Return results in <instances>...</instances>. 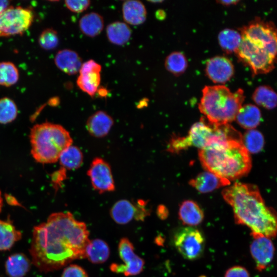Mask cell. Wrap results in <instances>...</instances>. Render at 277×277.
<instances>
[{"instance_id":"b9f144b4","label":"cell","mask_w":277,"mask_h":277,"mask_svg":"<svg viewBox=\"0 0 277 277\" xmlns=\"http://www.w3.org/2000/svg\"><path fill=\"white\" fill-rule=\"evenodd\" d=\"M9 3L8 1L0 0V14L9 7Z\"/></svg>"},{"instance_id":"5b68a950","label":"cell","mask_w":277,"mask_h":277,"mask_svg":"<svg viewBox=\"0 0 277 277\" xmlns=\"http://www.w3.org/2000/svg\"><path fill=\"white\" fill-rule=\"evenodd\" d=\"M30 140L32 156L43 164L56 162L72 143L69 132L63 126L47 122L33 127Z\"/></svg>"},{"instance_id":"9c48e42d","label":"cell","mask_w":277,"mask_h":277,"mask_svg":"<svg viewBox=\"0 0 277 277\" xmlns=\"http://www.w3.org/2000/svg\"><path fill=\"white\" fill-rule=\"evenodd\" d=\"M173 241L176 249L186 259L196 260L204 252L205 238L196 228L186 227L180 229L175 234Z\"/></svg>"},{"instance_id":"d6986e66","label":"cell","mask_w":277,"mask_h":277,"mask_svg":"<svg viewBox=\"0 0 277 277\" xmlns=\"http://www.w3.org/2000/svg\"><path fill=\"white\" fill-rule=\"evenodd\" d=\"M123 17L126 24L135 26L143 24L146 19L147 11L140 1L129 0L122 5Z\"/></svg>"},{"instance_id":"ac0fdd59","label":"cell","mask_w":277,"mask_h":277,"mask_svg":"<svg viewBox=\"0 0 277 277\" xmlns=\"http://www.w3.org/2000/svg\"><path fill=\"white\" fill-rule=\"evenodd\" d=\"M113 124V118L108 113L97 111L88 118L86 128L91 135L102 137L109 133Z\"/></svg>"},{"instance_id":"4dcf8cb0","label":"cell","mask_w":277,"mask_h":277,"mask_svg":"<svg viewBox=\"0 0 277 277\" xmlns=\"http://www.w3.org/2000/svg\"><path fill=\"white\" fill-rule=\"evenodd\" d=\"M165 66L168 71L177 76L185 72L188 66V62L184 53L175 51L167 56Z\"/></svg>"},{"instance_id":"ab89813d","label":"cell","mask_w":277,"mask_h":277,"mask_svg":"<svg viewBox=\"0 0 277 277\" xmlns=\"http://www.w3.org/2000/svg\"><path fill=\"white\" fill-rule=\"evenodd\" d=\"M66 170L61 167L59 170L54 172L51 176L52 182L55 188L57 189L66 179Z\"/></svg>"},{"instance_id":"484cf974","label":"cell","mask_w":277,"mask_h":277,"mask_svg":"<svg viewBox=\"0 0 277 277\" xmlns=\"http://www.w3.org/2000/svg\"><path fill=\"white\" fill-rule=\"evenodd\" d=\"M29 268L30 263L28 258L21 253L10 256L6 262V271L10 277H23Z\"/></svg>"},{"instance_id":"277c9868","label":"cell","mask_w":277,"mask_h":277,"mask_svg":"<svg viewBox=\"0 0 277 277\" xmlns=\"http://www.w3.org/2000/svg\"><path fill=\"white\" fill-rule=\"evenodd\" d=\"M244 98L241 89L232 92L224 85L206 86L202 90L199 108L211 124H228L235 119Z\"/></svg>"},{"instance_id":"4fadbf2b","label":"cell","mask_w":277,"mask_h":277,"mask_svg":"<svg viewBox=\"0 0 277 277\" xmlns=\"http://www.w3.org/2000/svg\"><path fill=\"white\" fill-rule=\"evenodd\" d=\"M102 66L92 60L83 63L76 80L78 87L89 96H93L100 87Z\"/></svg>"},{"instance_id":"6da1fadb","label":"cell","mask_w":277,"mask_h":277,"mask_svg":"<svg viewBox=\"0 0 277 277\" xmlns=\"http://www.w3.org/2000/svg\"><path fill=\"white\" fill-rule=\"evenodd\" d=\"M89 235L86 224L70 212L52 213L46 222L34 227L30 249L33 264L47 272L86 258Z\"/></svg>"},{"instance_id":"7dc6e473","label":"cell","mask_w":277,"mask_h":277,"mask_svg":"<svg viewBox=\"0 0 277 277\" xmlns=\"http://www.w3.org/2000/svg\"><path fill=\"white\" fill-rule=\"evenodd\" d=\"M149 2L153 3H161L163 2V1H149Z\"/></svg>"},{"instance_id":"83f0119b","label":"cell","mask_w":277,"mask_h":277,"mask_svg":"<svg viewBox=\"0 0 277 277\" xmlns=\"http://www.w3.org/2000/svg\"><path fill=\"white\" fill-rule=\"evenodd\" d=\"M252 99L258 105L268 109L277 106V93L268 86L257 87L252 94Z\"/></svg>"},{"instance_id":"2e32d148","label":"cell","mask_w":277,"mask_h":277,"mask_svg":"<svg viewBox=\"0 0 277 277\" xmlns=\"http://www.w3.org/2000/svg\"><path fill=\"white\" fill-rule=\"evenodd\" d=\"M189 184L201 193H208L221 187L228 185L230 181L221 177L209 171L200 173L191 180Z\"/></svg>"},{"instance_id":"9a60e30c","label":"cell","mask_w":277,"mask_h":277,"mask_svg":"<svg viewBox=\"0 0 277 277\" xmlns=\"http://www.w3.org/2000/svg\"><path fill=\"white\" fill-rule=\"evenodd\" d=\"M205 72L213 82L224 84L233 76L234 69L229 58L223 56H215L207 61Z\"/></svg>"},{"instance_id":"7bdbcfd3","label":"cell","mask_w":277,"mask_h":277,"mask_svg":"<svg viewBox=\"0 0 277 277\" xmlns=\"http://www.w3.org/2000/svg\"><path fill=\"white\" fill-rule=\"evenodd\" d=\"M239 1H236V0H230V1H223V0H220L217 1V2L220 4H222L223 5L225 6H230L232 5H235L237 3H238Z\"/></svg>"},{"instance_id":"d590c367","label":"cell","mask_w":277,"mask_h":277,"mask_svg":"<svg viewBox=\"0 0 277 277\" xmlns=\"http://www.w3.org/2000/svg\"><path fill=\"white\" fill-rule=\"evenodd\" d=\"M89 0H69L65 1L66 7L71 12L74 13H81L86 10L90 5Z\"/></svg>"},{"instance_id":"f1b7e54d","label":"cell","mask_w":277,"mask_h":277,"mask_svg":"<svg viewBox=\"0 0 277 277\" xmlns=\"http://www.w3.org/2000/svg\"><path fill=\"white\" fill-rule=\"evenodd\" d=\"M21 236V232L10 222L0 221V250L9 249Z\"/></svg>"},{"instance_id":"8fae6325","label":"cell","mask_w":277,"mask_h":277,"mask_svg":"<svg viewBox=\"0 0 277 277\" xmlns=\"http://www.w3.org/2000/svg\"><path fill=\"white\" fill-rule=\"evenodd\" d=\"M241 32L242 36L264 42L277 54V28L271 22L256 18L242 27Z\"/></svg>"},{"instance_id":"8992f818","label":"cell","mask_w":277,"mask_h":277,"mask_svg":"<svg viewBox=\"0 0 277 277\" xmlns=\"http://www.w3.org/2000/svg\"><path fill=\"white\" fill-rule=\"evenodd\" d=\"M235 53L239 60L248 66L254 75L266 74L274 68L276 56L264 44L242 36Z\"/></svg>"},{"instance_id":"836d02e7","label":"cell","mask_w":277,"mask_h":277,"mask_svg":"<svg viewBox=\"0 0 277 277\" xmlns=\"http://www.w3.org/2000/svg\"><path fill=\"white\" fill-rule=\"evenodd\" d=\"M17 115V106L12 100L6 97L0 99V123H9L15 119Z\"/></svg>"},{"instance_id":"ee69618b","label":"cell","mask_w":277,"mask_h":277,"mask_svg":"<svg viewBox=\"0 0 277 277\" xmlns=\"http://www.w3.org/2000/svg\"><path fill=\"white\" fill-rule=\"evenodd\" d=\"M96 92H97L98 95L101 97H105L108 94L107 89L104 87H99Z\"/></svg>"},{"instance_id":"ba28073f","label":"cell","mask_w":277,"mask_h":277,"mask_svg":"<svg viewBox=\"0 0 277 277\" xmlns=\"http://www.w3.org/2000/svg\"><path fill=\"white\" fill-rule=\"evenodd\" d=\"M34 13L29 8L9 7L0 14V37L22 35L31 26Z\"/></svg>"},{"instance_id":"1f68e13d","label":"cell","mask_w":277,"mask_h":277,"mask_svg":"<svg viewBox=\"0 0 277 277\" xmlns=\"http://www.w3.org/2000/svg\"><path fill=\"white\" fill-rule=\"evenodd\" d=\"M19 79V72L16 66L10 62L0 63V85L10 87Z\"/></svg>"},{"instance_id":"30bf717a","label":"cell","mask_w":277,"mask_h":277,"mask_svg":"<svg viewBox=\"0 0 277 277\" xmlns=\"http://www.w3.org/2000/svg\"><path fill=\"white\" fill-rule=\"evenodd\" d=\"M132 243L127 238H122L118 244V251L124 264L112 263L110 270L115 273H122L126 276L136 275L144 269L145 262L134 252Z\"/></svg>"},{"instance_id":"7c38bea8","label":"cell","mask_w":277,"mask_h":277,"mask_svg":"<svg viewBox=\"0 0 277 277\" xmlns=\"http://www.w3.org/2000/svg\"><path fill=\"white\" fill-rule=\"evenodd\" d=\"M94 189L100 193L114 190L115 186L111 168L100 157L95 158L87 171Z\"/></svg>"},{"instance_id":"3957f363","label":"cell","mask_w":277,"mask_h":277,"mask_svg":"<svg viewBox=\"0 0 277 277\" xmlns=\"http://www.w3.org/2000/svg\"><path fill=\"white\" fill-rule=\"evenodd\" d=\"M199 159L208 171L234 180L246 175L251 168V160L242 141L232 139L227 130L219 127L206 147L200 149Z\"/></svg>"},{"instance_id":"e575fe53","label":"cell","mask_w":277,"mask_h":277,"mask_svg":"<svg viewBox=\"0 0 277 277\" xmlns=\"http://www.w3.org/2000/svg\"><path fill=\"white\" fill-rule=\"evenodd\" d=\"M38 42L41 48L45 50L54 49L59 43L57 32L52 28L46 29L39 35Z\"/></svg>"},{"instance_id":"f6af8a7d","label":"cell","mask_w":277,"mask_h":277,"mask_svg":"<svg viewBox=\"0 0 277 277\" xmlns=\"http://www.w3.org/2000/svg\"><path fill=\"white\" fill-rule=\"evenodd\" d=\"M165 16V13L163 10H159L156 12V16L159 19H163Z\"/></svg>"},{"instance_id":"f546056e","label":"cell","mask_w":277,"mask_h":277,"mask_svg":"<svg viewBox=\"0 0 277 277\" xmlns=\"http://www.w3.org/2000/svg\"><path fill=\"white\" fill-rule=\"evenodd\" d=\"M58 160L62 167L66 170H74L82 165L83 155L78 147L71 145L63 151Z\"/></svg>"},{"instance_id":"bcb514c9","label":"cell","mask_w":277,"mask_h":277,"mask_svg":"<svg viewBox=\"0 0 277 277\" xmlns=\"http://www.w3.org/2000/svg\"><path fill=\"white\" fill-rule=\"evenodd\" d=\"M2 196H1V191H0V212L1 211V209H2Z\"/></svg>"},{"instance_id":"52a82bcc","label":"cell","mask_w":277,"mask_h":277,"mask_svg":"<svg viewBox=\"0 0 277 277\" xmlns=\"http://www.w3.org/2000/svg\"><path fill=\"white\" fill-rule=\"evenodd\" d=\"M215 125L209 123L205 117L194 123L185 136H174L169 142L168 150L177 153L191 146L202 149L208 145L215 135Z\"/></svg>"},{"instance_id":"7402d4cb","label":"cell","mask_w":277,"mask_h":277,"mask_svg":"<svg viewBox=\"0 0 277 277\" xmlns=\"http://www.w3.org/2000/svg\"><path fill=\"white\" fill-rule=\"evenodd\" d=\"M110 253L107 243L100 239L89 240L85 249L86 258L95 264L105 262L108 259Z\"/></svg>"},{"instance_id":"60d3db41","label":"cell","mask_w":277,"mask_h":277,"mask_svg":"<svg viewBox=\"0 0 277 277\" xmlns=\"http://www.w3.org/2000/svg\"><path fill=\"white\" fill-rule=\"evenodd\" d=\"M157 215L162 220L166 219L168 215V209L163 205H160L157 209Z\"/></svg>"},{"instance_id":"8d00e7d4","label":"cell","mask_w":277,"mask_h":277,"mask_svg":"<svg viewBox=\"0 0 277 277\" xmlns=\"http://www.w3.org/2000/svg\"><path fill=\"white\" fill-rule=\"evenodd\" d=\"M62 277H88L85 270L79 265L70 264L65 267Z\"/></svg>"},{"instance_id":"d4e9b609","label":"cell","mask_w":277,"mask_h":277,"mask_svg":"<svg viewBox=\"0 0 277 277\" xmlns=\"http://www.w3.org/2000/svg\"><path fill=\"white\" fill-rule=\"evenodd\" d=\"M106 35L110 43L121 46L129 41L131 36V30L126 23L116 21L107 26Z\"/></svg>"},{"instance_id":"5bb4252c","label":"cell","mask_w":277,"mask_h":277,"mask_svg":"<svg viewBox=\"0 0 277 277\" xmlns=\"http://www.w3.org/2000/svg\"><path fill=\"white\" fill-rule=\"evenodd\" d=\"M250 246L251 255L254 260L256 269L261 271L272 262L275 248L270 238L260 235H252Z\"/></svg>"},{"instance_id":"ffe728a7","label":"cell","mask_w":277,"mask_h":277,"mask_svg":"<svg viewBox=\"0 0 277 277\" xmlns=\"http://www.w3.org/2000/svg\"><path fill=\"white\" fill-rule=\"evenodd\" d=\"M179 216L184 225L189 226L199 225L204 217L202 209L196 203L191 200H186L181 203Z\"/></svg>"},{"instance_id":"e0dca14e","label":"cell","mask_w":277,"mask_h":277,"mask_svg":"<svg viewBox=\"0 0 277 277\" xmlns=\"http://www.w3.org/2000/svg\"><path fill=\"white\" fill-rule=\"evenodd\" d=\"M56 67L68 75H74L79 72L82 65V58L78 54L71 49L60 50L54 57Z\"/></svg>"},{"instance_id":"d6a6232c","label":"cell","mask_w":277,"mask_h":277,"mask_svg":"<svg viewBox=\"0 0 277 277\" xmlns=\"http://www.w3.org/2000/svg\"><path fill=\"white\" fill-rule=\"evenodd\" d=\"M242 142L248 152L257 153L263 148L264 143L262 133L254 129L248 130L242 136Z\"/></svg>"},{"instance_id":"44dd1931","label":"cell","mask_w":277,"mask_h":277,"mask_svg":"<svg viewBox=\"0 0 277 277\" xmlns=\"http://www.w3.org/2000/svg\"><path fill=\"white\" fill-rule=\"evenodd\" d=\"M136 211L135 203L127 200H121L113 205L110 213L111 218L116 223L125 225L135 219Z\"/></svg>"},{"instance_id":"7a4b0ae2","label":"cell","mask_w":277,"mask_h":277,"mask_svg":"<svg viewBox=\"0 0 277 277\" xmlns=\"http://www.w3.org/2000/svg\"><path fill=\"white\" fill-rule=\"evenodd\" d=\"M222 194L232 208L235 223L248 227L251 235H277V212L265 204L256 186L235 182Z\"/></svg>"},{"instance_id":"603a6c76","label":"cell","mask_w":277,"mask_h":277,"mask_svg":"<svg viewBox=\"0 0 277 277\" xmlns=\"http://www.w3.org/2000/svg\"><path fill=\"white\" fill-rule=\"evenodd\" d=\"M78 26L85 35L93 37L98 35L104 26L103 17L100 14L92 12L84 15L79 20Z\"/></svg>"},{"instance_id":"c3c4849f","label":"cell","mask_w":277,"mask_h":277,"mask_svg":"<svg viewBox=\"0 0 277 277\" xmlns=\"http://www.w3.org/2000/svg\"><path fill=\"white\" fill-rule=\"evenodd\" d=\"M200 277H206L205 276H201Z\"/></svg>"},{"instance_id":"cb8c5ba5","label":"cell","mask_w":277,"mask_h":277,"mask_svg":"<svg viewBox=\"0 0 277 277\" xmlns=\"http://www.w3.org/2000/svg\"><path fill=\"white\" fill-rule=\"evenodd\" d=\"M238 123L243 128L253 129L260 124L261 113L258 107L252 104L242 106L235 118Z\"/></svg>"},{"instance_id":"4316f807","label":"cell","mask_w":277,"mask_h":277,"mask_svg":"<svg viewBox=\"0 0 277 277\" xmlns=\"http://www.w3.org/2000/svg\"><path fill=\"white\" fill-rule=\"evenodd\" d=\"M218 41L221 48L226 53H235L241 43L242 35L235 30L226 28L220 32Z\"/></svg>"},{"instance_id":"f35d334b","label":"cell","mask_w":277,"mask_h":277,"mask_svg":"<svg viewBox=\"0 0 277 277\" xmlns=\"http://www.w3.org/2000/svg\"><path fill=\"white\" fill-rule=\"evenodd\" d=\"M225 277H250V274L245 268L240 266H235L226 271Z\"/></svg>"},{"instance_id":"74e56055","label":"cell","mask_w":277,"mask_h":277,"mask_svg":"<svg viewBox=\"0 0 277 277\" xmlns=\"http://www.w3.org/2000/svg\"><path fill=\"white\" fill-rule=\"evenodd\" d=\"M147 202L143 200H138L135 203L136 211L135 220L143 221L149 214V210L146 208Z\"/></svg>"}]
</instances>
